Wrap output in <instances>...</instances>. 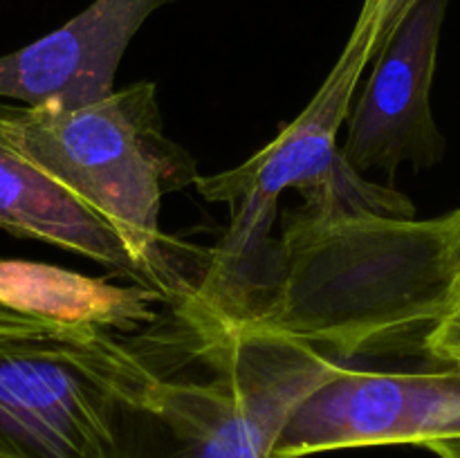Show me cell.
I'll return each mask as SVG.
<instances>
[{
    "instance_id": "cell-1",
    "label": "cell",
    "mask_w": 460,
    "mask_h": 458,
    "mask_svg": "<svg viewBox=\"0 0 460 458\" xmlns=\"http://www.w3.org/2000/svg\"><path fill=\"white\" fill-rule=\"evenodd\" d=\"M460 263V209L389 218L301 207L274 241L268 281L243 326L288 337L344 364L418 348Z\"/></svg>"
},
{
    "instance_id": "cell-2",
    "label": "cell",
    "mask_w": 460,
    "mask_h": 458,
    "mask_svg": "<svg viewBox=\"0 0 460 458\" xmlns=\"http://www.w3.org/2000/svg\"><path fill=\"white\" fill-rule=\"evenodd\" d=\"M376 58L371 43L350 31L341 57L304 112L259 153L218 175H198L205 200L229 202V227L211 250L200 281L180 299V313L200 344L243 326L254 313L272 263V227L286 189L304 193L308 207L416 218L409 198L371 182L341 157L337 130L353 106L355 85Z\"/></svg>"
},
{
    "instance_id": "cell-3",
    "label": "cell",
    "mask_w": 460,
    "mask_h": 458,
    "mask_svg": "<svg viewBox=\"0 0 460 458\" xmlns=\"http://www.w3.org/2000/svg\"><path fill=\"white\" fill-rule=\"evenodd\" d=\"M0 137L111 225L151 290L182 299L164 256L160 209L166 193L196 182L198 169L162 130L155 84L81 106L0 103Z\"/></svg>"
},
{
    "instance_id": "cell-4",
    "label": "cell",
    "mask_w": 460,
    "mask_h": 458,
    "mask_svg": "<svg viewBox=\"0 0 460 458\" xmlns=\"http://www.w3.org/2000/svg\"><path fill=\"white\" fill-rule=\"evenodd\" d=\"M93 321L0 308V458H111L160 373Z\"/></svg>"
},
{
    "instance_id": "cell-5",
    "label": "cell",
    "mask_w": 460,
    "mask_h": 458,
    "mask_svg": "<svg viewBox=\"0 0 460 458\" xmlns=\"http://www.w3.org/2000/svg\"><path fill=\"white\" fill-rule=\"evenodd\" d=\"M202 350L214 375L162 377L126 413L111 458H272L295 409L341 366L322 350L250 326Z\"/></svg>"
},
{
    "instance_id": "cell-6",
    "label": "cell",
    "mask_w": 460,
    "mask_h": 458,
    "mask_svg": "<svg viewBox=\"0 0 460 458\" xmlns=\"http://www.w3.org/2000/svg\"><path fill=\"white\" fill-rule=\"evenodd\" d=\"M460 438V371H364L341 364L279 434L272 458Z\"/></svg>"
},
{
    "instance_id": "cell-7",
    "label": "cell",
    "mask_w": 460,
    "mask_h": 458,
    "mask_svg": "<svg viewBox=\"0 0 460 458\" xmlns=\"http://www.w3.org/2000/svg\"><path fill=\"white\" fill-rule=\"evenodd\" d=\"M449 0H416L377 52L376 67L349 112L341 157L358 173L394 178L402 164H438L445 137L431 112V85Z\"/></svg>"
},
{
    "instance_id": "cell-8",
    "label": "cell",
    "mask_w": 460,
    "mask_h": 458,
    "mask_svg": "<svg viewBox=\"0 0 460 458\" xmlns=\"http://www.w3.org/2000/svg\"><path fill=\"white\" fill-rule=\"evenodd\" d=\"M175 0H93L49 34L0 57V97L81 106L115 92L126 48L157 9Z\"/></svg>"
},
{
    "instance_id": "cell-9",
    "label": "cell",
    "mask_w": 460,
    "mask_h": 458,
    "mask_svg": "<svg viewBox=\"0 0 460 458\" xmlns=\"http://www.w3.org/2000/svg\"><path fill=\"white\" fill-rule=\"evenodd\" d=\"M0 227L93 259L146 286L111 225L0 137Z\"/></svg>"
},
{
    "instance_id": "cell-10",
    "label": "cell",
    "mask_w": 460,
    "mask_h": 458,
    "mask_svg": "<svg viewBox=\"0 0 460 458\" xmlns=\"http://www.w3.org/2000/svg\"><path fill=\"white\" fill-rule=\"evenodd\" d=\"M422 355L434 366H449L460 371V263L445 296L443 310L422 339Z\"/></svg>"
},
{
    "instance_id": "cell-11",
    "label": "cell",
    "mask_w": 460,
    "mask_h": 458,
    "mask_svg": "<svg viewBox=\"0 0 460 458\" xmlns=\"http://www.w3.org/2000/svg\"><path fill=\"white\" fill-rule=\"evenodd\" d=\"M416 0H364L353 31L362 34L371 43L373 54L377 57L382 45L389 40V36Z\"/></svg>"
},
{
    "instance_id": "cell-12",
    "label": "cell",
    "mask_w": 460,
    "mask_h": 458,
    "mask_svg": "<svg viewBox=\"0 0 460 458\" xmlns=\"http://www.w3.org/2000/svg\"><path fill=\"white\" fill-rule=\"evenodd\" d=\"M431 454H436L438 458H460V438L454 440H440V443L429 445Z\"/></svg>"
}]
</instances>
